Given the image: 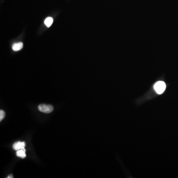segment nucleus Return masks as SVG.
<instances>
[{"instance_id": "1", "label": "nucleus", "mask_w": 178, "mask_h": 178, "mask_svg": "<svg viewBox=\"0 0 178 178\" xmlns=\"http://www.w3.org/2000/svg\"><path fill=\"white\" fill-rule=\"evenodd\" d=\"M154 89L157 94H162L166 89L165 83L163 81L157 82L154 85Z\"/></svg>"}, {"instance_id": "2", "label": "nucleus", "mask_w": 178, "mask_h": 178, "mask_svg": "<svg viewBox=\"0 0 178 178\" xmlns=\"http://www.w3.org/2000/svg\"><path fill=\"white\" fill-rule=\"evenodd\" d=\"M38 110L43 113H50L53 111V107L51 105H47L45 104H42L38 106Z\"/></svg>"}, {"instance_id": "3", "label": "nucleus", "mask_w": 178, "mask_h": 178, "mask_svg": "<svg viewBox=\"0 0 178 178\" xmlns=\"http://www.w3.org/2000/svg\"><path fill=\"white\" fill-rule=\"evenodd\" d=\"M26 146V143L25 142L18 141L13 144V148L14 150L17 151V150H20L21 149H25Z\"/></svg>"}, {"instance_id": "4", "label": "nucleus", "mask_w": 178, "mask_h": 178, "mask_svg": "<svg viewBox=\"0 0 178 178\" xmlns=\"http://www.w3.org/2000/svg\"><path fill=\"white\" fill-rule=\"evenodd\" d=\"M26 149H21L20 150H17V152L16 153V154L18 157H20L21 158H24L26 156Z\"/></svg>"}, {"instance_id": "5", "label": "nucleus", "mask_w": 178, "mask_h": 178, "mask_svg": "<svg viewBox=\"0 0 178 178\" xmlns=\"http://www.w3.org/2000/svg\"><path fill=\"white\" fill-rule=\"evenodd\" d=\"M23 48V43L21 42L14 44L13 46V50L14 51H20Z\"/></svg>"}, {"instance_id": "6", "label": "nucleus", "mask_w": 178, "mask_h": 178, "mask_svg": "<svg viewBox=\"0 0 178 178\" xmlns=\"http://www.w3.org/2000/svg\"><path fill=\"white\" fill-rule=\"evenodd\" d=\"M53 23V19L52 17H49L47 18L45 20V24L48 27L51 26Z\"/></svg>"}, {"instance_id": "7", "label": "nucleus", "mask_w": 178, "mask_h": 178, "mask_svg": "<svg viewBox=\"0 0 178 178\" xmlns=\"http://www.w3.org/2000/svg\"><path fill=\"white\" fill-rule=\"evenodd\" d=\"M5 115H6V114H5L4 111L1 110H0V121H1L4 118Z\"/></svg>"}, {"instance_id": "8", "label": "nucleus", "mask_w": 178, "mask_h": 178, "mask_svg": "<svg viewBox=\"0 0 178 178\" xmlns=\"http://www.w3.org/2000/svg\"><path fill=\"white\" fill-rule=\"evenodd\" d=\"M8 178H14L13 177V175H9L8 177H7Z\"/></svg>"}]
</instances>
